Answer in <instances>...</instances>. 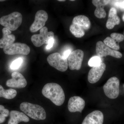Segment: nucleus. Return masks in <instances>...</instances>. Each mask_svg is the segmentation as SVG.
Wrapping results in <instances>:
<instances>
[{"label":"nucleus","mask_w":124,"mask_h":124,"mask_svg":"<svg viewBox=\"0 0 124 124\" xmlns=\"http://www.w3.org/2000/svg\"><path fill=\"white\" fill-rule=\"evenodd\" d=\"M42 93L44 97L50 99L56 106H62L65 101L63 89L60 85L56 83H48L45 85Z\"/></svg>","instance_id":"obj_1"},{"label":"nucleus","mask_w":124,"mask_h":124,"mask_svg":"<svg viewBox=\"0 0 124 124\" xmlns=\"http://www.w3.org/2000/svg\"><path fill=\"white\" fill-rule=\"evenodd\" d=\"M20 108L24 114L33 119L40 120L46 118V113L45 109L37 104L24 102L20 104Z\"/></svg>","instance_id":"obj_2"},{"label":"nucleus","mask_w":124,"mask_h":124,"mask_svg":"<svg viewBox=\"0 0 124 124\" xmlns=\"http://www.w3.org/2000/svg\"><path fill=\"white\" fill-rule=\"evenodd\" d=\"M23 16L18 12H13L0 18V24L10 31H15L22 22Z\"/></svg>","instance_id":"obj_3"},{"label":"nucleus","mask_w":124,"mask_h":124,"mask_svg":"<svg viewBox=\"0 0 124 124\" xmlns=\"http://www.w3.org/2000/svg\"><path fill=\"white\" fill-rule=\"evenodd\" d=\"M120 81L118 78L113 77L108 79L103 86L104 94L111 99H115L119 94Z\"/></svg>","instance_id":"obj_4"},{"label":"nucleus","mask_w":124,"mask_h":124,"mask_svg":"<svg viewBox=\"0 0 124 124\" xmlns=\"http://www.w3.org/2000/svg\"><path fill=\"white\" fill-rule=\"evenodd\" d=\"M47 61L50 66L60 71H65L68 68L67 59L64 58L59 53L50 54L47 58Z\"/></svg>","instance_id":"obj_5"},{"label":"nucleus","mask_w":124,"mask_h":124,"mask_svg":"<svg viewBox=\"0 0 124 124\" xmlns=\"http://www.w3.org/2000/svg\"><path fill=\"white\" fill-rule=\"evenodd\" d=\"M54 33L53 31H48V28L44 27L40 31L39 34H35L32 36L31 40L36 47H40L44 44H48L49 40L54 38Z\"/></svg>","instance_id":"obj_6"},{"label":"nucleus","mask_w":124,"mask_h":124,"mask_svg":"<svg viewBox=\"0 0 124 124\" xmlns=\"http://www.w3.org/2000/svg\"><path fill=\"white\" fill-rule=\"evenodd\" d=\"M84 57V52L81 49L72 52L68 59V67L71 70H79L81 68Z\"/></svg>","instance_id":"obj_7"},{"label":"nucleus","mask_w":124,"mask_h":124,"mask_svg":"<svg viewBox=\"0 0 124 124\" xmlns=\"http://www.w3.org/2000/svg\"><path fill=\"white\" fill-rule=\"evenodd\" d=\"M3 51L6 54L8 55L21 54L27 55L30 53L31 49L26 44L16 42L4 48Z\"/></svg>","instance_id":"obj_8"},{"label":"nucleus","mask_w":124,"mask_h":124,"mask_svg":"<svg viewBox=\"0 0 124 124\" xmlns=\"http://www.w3.org/2000/svg\"><path fill=\"white\" fill-rule=\"evenodd\" d=\"M96 52L97 56L100 58L110 55L112 57L119 59L122 57V54L119 51L112 49L101 41H98L96 44Z\"/></svg>","instance_id":"obj_9"},{"label":"nucleus","mask_w":124,"mask_h":124,"mask_svg":"<svg viewBox=\"0 0 124 124\" xmlns=\"http://www.w3.org/2000/svg\"><path fill=\"white\" fill-rule=\"evenodd\" d=\"M48 14L44 10H40L37 11L35 16L34 22L31 25L30 31L31 32L37 31L44 27L48 19Z\"/></svg>","instance_id":"obj_10"},{"label":"nucleus","mask_w":124,"mask_h":124,"mask_svg":"<svg viewBox=\"0 0 124 124\" xmlns=\"http://www.w3.org/2000/svg\"><path fill=\"white\" fill-rule=\"evenodd\" d=\"M12 78L6 82L7 86L11 88H24L27 85V81L25 78L21 73L14 72L11 74Z\"/></svg>","instance_id":"obj_11"},{"label":"nucleus","mask_w":124,"mask_h":124,"mask_svg":"<svg viewBox=\"0 0 124 124\" xmlns=\"http://www.w3.org/2000/svg\"><path fill=\"white\" fill-rule=\"evenodd\" d=\"M106 64L102 63L98 66L93 67L89 71L88 80L89 82L94 84L98 82L101 78L106 69Z\"/></svg>","instance_id":"obj_12"},{"label":"nucleus","mask_w":124,"mask_h":124,"mask_svg":"<svg viewBox=\"0 0 124 124\" xmlns=\"http://www.w3.org/2000/svg\"><path fill=\"white\" fill-rule=\"evenodd\" d=\"M85 106V102L83 99L79 96H75L70 98L68 101V108L71 112L81 113Z\"/></svg>","instance_id":"obj_13"},{"label":"nucleus","mask_w":124,"mask_h":124,"mask_svg":"<svg viewBox=\"0 0 124 124\" xmlns=\"http://www.w3.org/2000/svg\"><path fill=\"white\" fill-rule=\"evenodd\" d=\"M104 115L101 111L95 110L85 117L82 124H103Z\"/></svg>","instance_id":"obj_14"},{"label":"nucleus","mask_w":124,"mask_h":124,"mask_svg":"<svg viewBox=\"0 0 124 124\" xmlns=\"http://www.w3.org/2000/svg\"><path fill=\"white\" fill-rule=\"evenodd\" d=\"M2 38L0 39V48L4 49L13 44L16 38L14 35L11 34V31L6 28L2 29Z\"/></svg>","instance_id":"obj_15"},{"label":"nucleus","mask_w":124,"mask_h":124,"mask_svg":"<svg viewBox=\"0 0 124 124\" xmlns=\"http://www.w3.org/2000/svg\"><path fill=\"white\" fill-rule=\"evenodd\" d=\"M9 115L10 119L8 124H18L22 122H27L30 120L24 113L18 111H11Z\"/></svg>","instance_id":"obj_16"},{"label":"nucleus","mask_w":124,"mask_h":124,"mask_svg":"<svg viewBox=\"0 0 124 124\" xmlns=\"http://www.w3.org/2000/svg\"><path fill=\"white\" fill-rule=\"evenodd\" d=\"M109 1L106 0H93L92 3L96 8L94 12L95 17L98 18H105L106 13L104 9V6L109 3Z\"/></svg>","instance_id":"obj_17"},{"label":"nucleus","mask_w":124,"mask_h":124,"mask_svg":"<svg viewBox=\"0 0 124 124\" xmlns=\"http://www.w3.org/2000/svg\"><path fill=\"white\" fill-rule=\"evenodd\" d=\"M120 19L117 15L116 9L114 7L111 8L108 13V19L106 26L108 29H113L115 26L120 24Z\"/></svg>","instance_id":"obj_18"},{"label":"nucleus","mask_w":124,"mask_h":124,"mask_svg":"<svg viewBox=\"0 0 124 124\" xmlns=\"http://www.w3.org/2000/svg\"><path fill=\"white\" fill-rule=\"evenodd\" d=\"M72 23H75L83 28L85 31L90 29L91 27V22L89 18L84 15H79L73 18Z\"/></svg>","instance_id":"obj_19"},{"label":"nucleus","mask_w":124,"mask_h":124,"mask_svg":"<svg viewBox=\"0 0 124 124\" xmlns=\"http://www.w3.org/2000/svg\"><path fill=\"white\" fill-rule=\"evenodd\" d=\"M17 94V92L15 90L12 89L5 90L0 85V97H3L7 99L14 98Z\"/></svg>","instance_id":"obj_20"},{"label":"nucleus","mask_w":124,"mask_h":124,"mask_svg":"<svg viewBox=\"0 0 124 124\" xmlns=\"http://www.w3.org/2000/svg\"><path fill=\"white\" fill-rule=\"evenodd\" d=\"M70 31L74 36L78 38L83 37L85 35V30L79 25L75 23L71 24Z\"/></svg>","instance_id":"obj_21"},{"label":"nucleus","mask_w":124,"mask_h":124,"mask_svg":"<svg viewBox=\"0 0 124 124\" xmlns=\"http://www.w3.org/2000/svg\"><path fill=\"white\" fill-rule=\"evenodd\" d=\"M103 42L107 46L110 48L113 49L115 50H119L120 49V46L119 44L111 37H107L104 40Z\"/></svg>","instance_id":"obj_22"},{"label":"nucleus","mask_w":124,"mask_h":124,"mask_svg":"<svg viewBox=\"0 0 124 124\" xmlns=\"http://www.w3.org/2000/svg\"><path fill=\"white\" fill-rule=\"evenodd\" d=\"M102 63L101 58L98 56H94L92 57L89 60L88 64L89 66L94 67L98 66Z\"/></svg>","instance_id":"obj_23"},{"label":"nucleus","mask_w":124,"mask_h":124,"mask_svg":"<svg viewBox=\"0 0 124 124\" xmlns=\"http://www.w3.org/2000/svg\"><path fill=\"white\" fill-rule=\"evenodd\" d=\"M23 62L22 59L21 58H18L17 59L15 60L11 63L10 65V68L13 70L18 69L20 66Z\"/></svg>","instance_id":"obj_24"},{"label":"nucleus","mask_w":124,"mask_h":124,"mask_svg":"<svg viewBox=\"0 0 124 124\" xmlns=\"http://www.w3.org/2000/svg\"><path fill=\"white\" fill-rule=\"evenodd\" d=\"M110 36L111 38L115 40L117 43L121 42L124 40V35L121 33L114 32L111 34Z\"/></svg>","instance_id":"obj_25"},{"label":"nucleus","mask_w":124,"mask_h":124,"mask_svg":"<svg viewBox=\"0 0 124 124\" xmlns=\"http://www.w3.org/2000/svg\"><path fill=\"white\" fill-rule=\"evenodd\" d=\"M0 113L4 115L6 117H7L10 113L9 110L5 108L4 106L1 105H0Z\"/></svg>","instance_id":"obj_26"},{"label":"nucleus","mask_w":124,"mask_h":124,"mask_svg":"<svg viewBox=\"0 0 124 124\" xmlns=\"http://www.w3.org/2000/svg\"><path fill=\"white\" fill-rule=\"evenodd\" d=\"M115 5L116 7L124 9V0L116 1Z\"/></svg>","instance_id":"obj_27"},{"label":"nucleus","mask_w":124,"mask_h":124,"mask_svg":"<svg viewBox=\"0 0 124 124\" xmlns=\"http://www.w3.org/2000/svg\"><path fill=\"white\" fill-rule=\"evenodd\" d=\"M54 42V38H51L49 40L48 44H47V46H46V49H49L53 47V45Z\"/></svg>","instance_id":"obj_28"},{"label":"nucleus","mask_w":124,"mask_h":124,"mask_svg":"<svg viewBox=\"0 0 124 124\" xmlns=\"http://www.w3.org/2000/svg\"><path fill=\"white\" fill-rule=\"evenodd\" d=\"M71 51L70 50L68 49L64 51L63 54L62 55V56L63 57V58L65 59H67L68 58L69 55L71 53Z\"/></svg>","instance_id":"obj_29"},{"label":"nucleus","mask_w":124,"mask_h":124,"mask_svg":"<svg viewBox=\"0 0 124 124\" xmlns=\"http://www.w3.org/2000/svg\"><path fill=\"white\" fill-rule=\"evenodd\" d=\"M6 120V117L4 115L0 113V124L3 123Z\"/></svg>","instance_id":"obj_30"},{"label":"nucleus","mask_w":124,"mask_h":124,"mask_svg":"<svg viewBox=\"0 0 124 124\" xmlns=\"http://www.w3.org/2000/svg\"><path fill=\"white\" fill-rule=\"evenodd\" d=\"M58 1H65V0H58Z\"/></svg>","instance_id":"obj_31"},{"label":"nucleus","mask_w":124,"mask_h":124,"mask_svg":"<svg viewBox=\"0 0 124 124\" xmlns=\"http://www.w3.org/2000/svg\"><path fill=\"white\" fill-rule=\"evenodd\" d=\"M122 19H123V21L124 22V15H123V17H122Z\"/></svg>","instance_id":"obj_32"},{"label":"nucleus","mask_w":124,"mask_h":124,"mask_svg":"<svg viewBox=\"0 0 124 124\" xmlns=\"http://www.w3.org/2000/svg\"><path fill=\"white\" fill-rule=\"evenodd\" d=\"M5 1V0H0V1Z\"/></svg>","instance_id":"obj_33"},{"label":"nucleus","mask_w":124,"mask_h":124,"mask_svg":"<svg viewBox=\"0 0 124 124\" xmlns=\"http://www.w3.org/2000/svg\"></svg>","instance_id":"obj_34"}]
</instances>
